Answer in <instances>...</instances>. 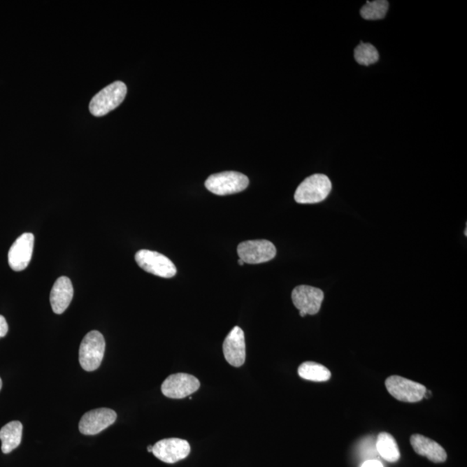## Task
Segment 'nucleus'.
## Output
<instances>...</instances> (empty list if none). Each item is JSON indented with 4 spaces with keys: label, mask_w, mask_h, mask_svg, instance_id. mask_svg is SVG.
<instances>
[{
    "label": "nucleus",
    "mask_w": 467,
    "mask_h": 467,
    "mask_svg": "<svg viewBox=\"0 0 467 467\" xmlns=\"http://www.w3.org/2000/svg\"><path fill=\"white\" fill-rule=\"evenodd\" d=\"M466 232H467V231H466H466H465V236H467V233H466Z\"/></svg>",
    "instance_id": "nucleus-27"
},
{
    "label": "nucleus",
    "mask_w": 467,
    "mask_h": 467,
    "mask_svg": "<svg viewBox=\"0 0 467 467\" xmlns=\"http://www.w3.org/2000/svg\"><path fill=\"white\" fill-rule=\"evenodd\" d=\"M324 297V292L319 288L305 285L295 287L292 293L295 308L306 315H315L319 312Z\"/></svg>",
    "instance_id": "nucleus-11"
},
{
    "label": "nucleus",
    "mask_w": 467,
    "mask_h": 467,
    "mask_svg": "<svg viewBox=\"0 0 467 467\" xmlns=\"http://www.w3.org/2000/svg\"><path fill=\"white\" fill-rule=\"evenodd\" d=\"M298 374L305 380L326 382L330 380L331 373L326 366L315 362H305L298 368Z\"/></svg>",
    "instance_id": "nucleus-18"
},
{
    "label": "nucleus",
    "mask_w": 467,
    "mask_h": 467,
    "mask_svg": "<svg viewBox=\"0 0 467 467\" xmlns=\"http://www.w3.org/2000/svg\"><path fill=\"white\" fill-rule=\"evenodd\" d=\"M34 247V236L31 233H24L18 237L10 247L8 261L14 271H23L30 264Z\"/></svg>",
    "instance_id": "nucleus-12"
},
{
    "label": "nucleus",
    "mask_w": 467,
    "mask_h": 467,
    "mask_svg": "<svg viewBox=\"0 0 467 467\" xmlns=\"http://www.w3.org/2000/svg\"><path fill=\"white\" fill-rule=\"evenodd\" d=\"M23 433V425L20 422L13 421L7 423L0 429V440L3 454H10L20 446Z\"/></svg>",
    "instance_id": "nucleus-16"
},
{
    "label": "nucleus",
    "mask_w": 467,
    "mask_h": 467,
    "mask_svg": "<svg viewBox=\"0 0 467 467\" xmlns=\"http://www.w3.org/2000/svg\"><path fill=\"white\" fill-rule=\"evenodd\" d=\"M250 185L249 178L237 171H224L211 175L206 181L208 191L218 196L236 194L243 192Z\"/></svg>",
    "instance_id": "nucleus-4"
},
{
    "label": "nucleus",
    "mask_w": 467,
    "mask_h": 467,
    "mask_svg": "<svg viewBox=\"0 0 467 467\" xmlns=\"http://www.w3.org/2000/svg\"><path fill=\"white\" fill-rule=\"evenodd\" d=\"M389 2L386 0L367 1L360 10L361 16L367 20H379L385 18L388 12Z\"/></svg>",
    "instance_id": "nucleus-19"
},
{
    "label": "nucleus",
    "mask_w": 467,
    "mask_h": 467,
    "mask_svg": "<svg viewBox=\"0 0 467 467\" xmlns=\"http://www.w3.org/2000/svg\"><path fill=\"white\" fill-rule=\"evenodd\" d=\"M361 467H384V466H382L380 461H375V459H371V461L364 462Z\"/></svg>",
    "instance_id": "nucleus-22"
},
{
    "label": "nucleus",
    "mask_w": 467,
    "mask_h": 467,
    "mask_svg": "<svg viewBox=\"0 0 467 467\" xmlns=\"http://www.w3.org/2000/svg\"><path fill=\"white\" fill-rule=\"evenodd\" d=\"M237 254L244 264H264L275 257L276 247L268 240H246L239 244Z\"/></svg>",
    "instance_id": "nucleus-7"
},
{
    "label": "nucleus",
    "mask_w": 467,
    "mask_h": 467,
    "mask_svg": "<svg viewBox=\"0 0 467 467\" xmlns=\"http://www.w3.org/2000/svg\"><path fill=\"white\" fill-rule=\"evenodd\" d=\"M300 315H301V317H306V315L305 312H303L300 311Z\"/></svg>",
    "instance_id": "nucleus-25"
},
{
    "label": "nucleus",
    "mask_w": 467,
    "mask_h": 467,
    "mask_svg": "<svg viewBox=\"0 0 467 467\" xmlns=\"http://www.w3.org/2000/svg\"><path fill=\"white\" fill-rule=\"evenodd\" d=\"M135 261L145 272L162 278H173L177 273L173 262L158 252L142 250L135 254Z\"/></svg>",
    "instance_id": "nucleus-5"
},
{
    "label": "nucleus",
    "mask_w": 467,
    "mask_h": 467,
    "mask_svg": "<svg viewBox=\"0 0 467 467\" xmlns=\"http://www.w3.org/2000/svg\"><path fill=\"white\" fill-rule=\"evenodd\" d=\"M200 382L194 375L186 373L171 375L161 386L163 395L171 399H183L198 391Z\"/></svg>",
    "instance_id": "nucleus-8"
},
{
    "label": "nucleus",
    "mask_w": 467,
    "mask_h": 467,
    "mask_svg": "<svg viewBox=\"0 0 467 467\" xmlns=\"http://www.w3.org/2000/svg\"><path fill=\"white\" fill-rule=\"evenodd\" d=\"M331 188L333 185L326 175H312L299 185L295 192L294 199L301 204L320 203L330 194Z\"/></svg>",
    "instance_id": "nucleus-1"
},
{
    "label": "nucleus",
    "mask_w": 467,
    "mask_h": 467,
    "mask_svg": "<svg viewBox=\"0 0 467 467\" xmlns=\"http://www.w3.org/2000/svg\"><path fill=\"white\" fill-rule=\"evenodd\" d=\"M238 264H239L240 266H243V265L245 264H244V261H243V260H240V259H239Z\"/></svg>",
    "instance_id": "nucleus-23"
},
{
    "label": "nucleus",
    "mask_w": 467,
    "mask_h": 467,
    "mask_svg": "<svg viewBox=\"0 0 467 467\" xmlns=\"http://www.w3.org/2000/svg\"><path fill=\"white\" fill-rule=\"evenodd\" d=\"M115 412L110 408H97L84 414L79 422V430L84 436H96L114 424Z\"/></svg>",
    "instance_id": "nucleus-10"
},
{
    "label": "nucleus",
    "mask_w": 467,
    "mask_h": 467,
    "mask_svg": "<svg viewBox=\"0 0 467 467\" xmlns=\"http://www.w3.org/2000/svg\"><path fill=\"white\" fill-rule=\"evenodd\" d=\"M8 324H7L5 317L0 315V338L5 337L8 333Z\"/></svg>",
    "instance_id": "nucleus-21"
},
{
    "label": "nucleus",
    "mask_w": 467,
    "mask_h": 467,
    "mask_svg": "<svg viewBox=\"0 0 467 467\" xmlns=\"http://www.w3.org/2000/svg\"><path fill=\"white\" fill-rule=\"evenodd\" d=\"M73 296H74V288L71 280L68 277H60L55 282L50 292V300L53 312L57 315H62L66 311Z\"/></svg>",
    "instance_id": "nucleus-14"
},
{
    "label": "nucleus",
    "mask_w": 467,
    "mask_h": 467,
    "mask_svg": "<svg viewBox=\"0 0 467 467\" xmlns=\"http://www.w3.org/2000/svg\"><path fill=\"white\" fill-rule=\"evenodd\" d=\"M126 84L115 82L110 84L93 97L89 104V110L94 116L108 115L122 103L127 96Z\"/></svg>",
    "instance_id": "nucleus-3"
},
{
    "label": "nucleus",
    "mask_w": 467,
    "mask_h": 467,
    "mask_svg": "<svg viewBox=\"0 0 467 467\" xmlns=\"http://www.w3.org/2000/svg\"><path fill=\"white\" fill-rule=\"evenodd\" d=\"M2 385H3L2 384V380H1V378H0V390H1V389H2Z\"/></svg>",
    "instance_id": "nucleus-26"
},
{
    "label": "nucleus",
    "mask_w": 467,
    "mask_h": 467,
    "mask_svg": "<svg viewBox=\"0 0 467 467\" xmlns=\"http://www.w3.org/2000/svg\"><path fill=\"white\" fill-rule=\"evenodd\" d=\"M148 451L149 452H152V446H149V447H148Z\"/></svg>",
    "instance_id": "nucleus-24"
},
{
    "label": "nucleus",
    "mask_w": 467,
    "mask_h": 467,
    "mask_svg": "<svg viewBox=\"0 0 467 467\" xmlns=\"http://www.w3.org/2000/svg\"><path fill=\"white\" fill-rule=\"evenodd\" d=\"M106 342L100 331H91L82 339L79 349V362L84 371H94L103 359Z\"/></svg>",
    "instance_id": "nucleus-2"
},
{
    "label": "nucleus",
    "mask_w": 467,
    "mask_h": 467,
    "mask_svg": "<svg viewBox=\"0 0 467 467\" xmlns=\"http://www.w3.org/2000/svg\"><path fill=\"white\" fill-rule=\"evenodd\" d=\"M377 450L385 461L390 463L398 461L401 457L398 445L395 438L389 433L378 434Z\"/></svg>",
    "instance_id": "nucleus-17"
},
{
    "label": "nucleus",
    "mask_w": 467,
    "mask_h": 467,
    "mask_svg": "<svg viewBox=\"0 0 467 467\" xmlns=\"http://www.w3.org/2000/svg\"><path fill=\"white\" fill-rule=\"evenodd\" d=\"M191 446L188 441L178 438L164 439L152 446L153 455L167 464H174L187 458Z\"/></svg>",
    "instance_id": "nucleus-9"
},
{
    "label": "nucleus",
    "mask_w": 467,
    "mask_h": 467,
    "mask_svg": "<svg viewBox=\"0 0 467 467\" xmlns=\"http://www.w3.org/2000/svg\"><path fill=\"white\" fill-rule=\"evenodd\" d=\"M225 360L234 367L243 366L246 360L245 336L242 328L234 327L222 345Z\"/></svg>",
    "instance_id": "nucleus-13"
},
{
    "label": "nucleus",
    "mask_w": 467,
    "mask_h": 467,
    "mask_svg": "<svg viewBox=\"0 0 467 467\" xmlns=\"http://www.w3.org/2000/svg\"><path fill=\"white\" fill-rule=\"evenodd\" d=\"M412 447L417 454L428 458L433 463H443L447 455L439 443L422 434H413L410 438Z\"/></svg>",
    "instance_id": "nucleus-15"
},
{
    "label": "nucleus",
    "mask_w": 467,
    "mask_h": 467,
    "mask_svg": "<svg viewBox=\"0 0 467 467\" xmlns=\"http://www.w3.org/2000/svg\"><path fill=\"white\" fill-rule=\"evenodd\" d=\"M385 386L390 395L404 403H419L424 398L426 393L424 385L399 375H391L387 378Z\"/></svg>",
    "instance_id": "nucleus-6"
},
{
    "label": "nucleus",
    "mask_w": 467,
    "mask_h": 467,
    "mask_svg": "<svg viewBox=\"0 0 467 467\" xmlns=\"http://www.w3.org/2000/svg\"><path fill=\"white\" fill-rule=\"evenodd\" d=\"M355 59L361 65L368 66V65L377 63L379 59V54L374 45L371 43L361 42L360 45L355 49Z\"/></svg>",
    "instance_id": "nucleus-20"
}]
</instances>
